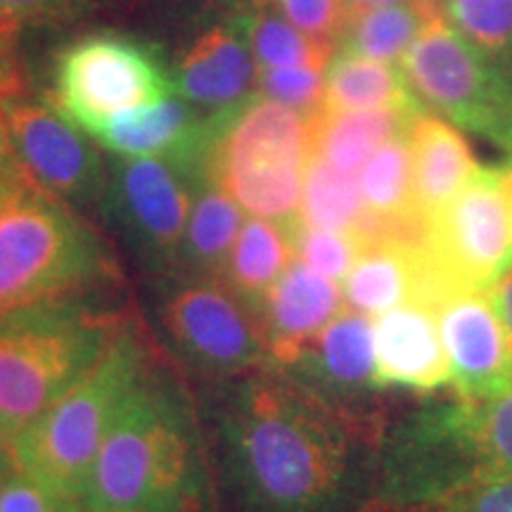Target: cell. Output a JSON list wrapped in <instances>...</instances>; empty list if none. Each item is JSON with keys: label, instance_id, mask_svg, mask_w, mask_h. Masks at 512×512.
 Listing matches in <instances>:
<instances>
[{"label": "cell", "instance_id": "cell-1", "mask_svg": "<svg viewBox=\"0 0 512 512\" xmlns=\"http://www.w3.org/2000/svg\"><path fill=\"white\" fill-rule=\"evenodd\" d=\"M216 408L226 512H363L387 413L351 408L264 366L223 382Z\"/></svg>", "mask_w": 512, "mask_h": 512}, {"label": "cell", "instance_id": "cell-2", "mask_svg": "<svg viewBox=\"0 0 512 512\" xmlns=\"http://www.w3.org/2000/svg\"><path fill=\"white\" fill-rule=\"evenodd\" d=\"M86 512H223L216 463L183 382L157 361L107 434Z\"/></svg>", "mask_w": 512, "mask_h": 512}, {"label": "cell", "instance_id": "cell-3", "mask_svg": "<svg viewBox=\"0 0 512 512\" xmlns=\"http://www.w3.org/2000/svg\"><path fill=\"white\" fill-rule=\"evenodd\" d=\"M91 294L0 316V432L10 446L100 361L128 318Z\"/></svg>", "mask_w": 512, "mask_h": 512}, {"label": "cell", "instance_id": "cell-4", "mask_svg": "<svg viewBox=\"0 0 512 512\" xmlns=\"http://www.w3.org/2000/svg\"><path fill=\"white\" fill-rule=\"evenodd\" d=\"M159 361L136 318H126L100 361L12 441L19 475L81 503L107 434Z\"/></svg>", "mask_w": 512, "mask_h": 512}, {"label": "cell", "instance_id": "cell-5", "mask_svg": "<svg viewBox=\"0 0 512 512\" xmlns=\"http://www.w3.org/2000/svg\"><path fill=\"white\" fill-rule=\"evenodd\" d=\"M117 280L107 242L69 204L31 183L0 204V316Z\"/></svg>", "mask_w": 512, "mask_h": 512}, {"label": "cell", "instance_id": "cell-6", "mask_svg": "<svg viewBox=\"0 0 512 512\" xmlns=\"http://www.w3.org/2000/svg\"><path fill=\"white\" fill-rule=\"evenodd\" d=\"M475 425V401L446 396L387 422L375 467V501L434 510L477 479L489 477Z\"/></svg>", "mask_w": 512, "mask_h": 512}, {"label": "cell", "instance_id": "cell-7", "mask_svg": "<svg viewBox=\"0 0 512 512\" xmlns=\"http://www.w3.org/2000/svg\"><path fill=\"white\" fill-rule=\"evenodd\" d=\"M174 93V76L155 46L119 31H95L57 53L48 105L91 133L114 114Z\"/></svg>", "mask_w": 512, "mask_h": 512}, {"label": "cell", "instance_id": "cell-8", "mask_svg": "<svg viewBox=\"0 0 512 512\" xmlns=\"http://www.w3.org/2000/svg\"><path fill=\"white\" fill-rule=\"evenodd\" d=\"M164 342L192 373L228 382L268 366L259 318L214 275L174 273L162 280Z\"/></svg>", "mask_w": 512, "mask_h": 512}, {"label": "cell", "instance_id": "cell-9", "mask_svg": "<svg viewBox=\"0 0 512 512\" xmlns=\"http://www.w3.org/2000/svg\"><path fill=\"white\" fill-rule=\"evenodd\" d=\"M425 110L479 136L503 138L512 124V76L472 46L441 12L401 57Z\"/></svg>", "mask_w": 512, "mask_h": 512}, {"label": "cell", "instance_id": "cell-10", "mask_svg": "<svg viewBox=\"0 0 512 512\" xmlns=\"http://www.w3.org/2000/svg\"><path fill=\"white\" fill-rule=\"evenodd\" d=\"M427 264L446 292H491L512 271V200L496 166H479L427 223Z\"/></svg>", "mask_w": 512, "mask_h": 512}, {"label": "cell", "instance_id": "cell-11", "mask_svg": "<svg viewBox=\"0 0 512 512\" xmlns=\"http://www.w3.org/2000/svg\"><path fill=\"white\" fill-rule=\"evenodd\" d=\"M107 209L133 254L159 280L181 273L192 209V178L162 157H121L107 181Z\"/></svg>", "mask_w": 512, "mask_h": 512}, {"label": "cell", "instance_id": "cell-12", "mask_svg": "<svg viewBox=\"0 0 512 512\" xmlns=\"http://www.w3.org/2000/svg\"><path fill=\"white\" fill-rule=\"evenodd\" d=\"M5 136L17 169L34 188L74 207L105 200L107 176L100 155L81 128L53 105L8 100Z\"/></svg>", "mask_w": 512, "mask_h": 512}, {"label": "cell", "instance_id": "cell-13", "mask_svg": "<svg viewBox=\"0 0 512 512\" xmlns=\"http://www.w3.org/2000/svg\"><path fill=\"white\" fill-rule=\"evenodd\" d=\"M456 394L486 401L512 389V347L491 294L456 290L434 306Z\"/></svg>", "mask_w": 512, "mask_h": 512}, {"label": "cell", "instance_id": "cell-14", "mask_svg": "<svg viewBox=\"0 0 512 512\" xmlns=\"http://www.w3.org/2000/svg\"><path fill=\"white\" fill-rule=\"evenodd\" d=\"M283 370L325 399L351 408H368L373 384L375 337L366 313L342 311L323 332L309 339Z\"/></svg>", "mask_w": 512, "mask_h": 512}, {"label": "cell", "instance_id": "cell-15", "mask_svg": "<svg viewBox=\"0 0 512 512\" xmlns=\"http://www.w3.org/2000/svg\"><path fill=\"white\" fill-rule=\"evenodd\" d=\"M377 392L403 389L432 396L451 384L437 313L422 302H406L380 313L373 323Z\"/></svg>", "mask_w": 512, "mask_h": 512}, {"label": "cell", "instance_id": "cell-16", "mask_svg": "<svg viewBox=\"0 0 512 512\" xmlns=\"http://www.w3.org/2000/svg\"><path fill=\"white\" fill-rule=\"evenodd\" d=\"M344 311V294L328 275L304 261H292L268 292L259 325L268 366L285 368L309 339L323 332Z\"/></svg>", "mask_w": 512, "mask_h": 512}, {"label": "cell", "instance_id": "cell-17", "mask_svg": "<svg viewBox=\"0 0 512 512\" xmlns=\"http://www.w3.org/2000/svg\"><path fill=\"white\" fill-rule=\"evenodd\" d=\"M204 121L192 102L162 98L124 110L95 126L88 136L119 157H162L190 178L197 176L204 140Z\"/></svg>", "mask_w": 512, "mask_h": 512}, {"label": "cell", "instance_id": "cell-18", "mask_svg": "<svg viewBox=\"0 0 512 512\" xmlns=\"http://www.w3.org/2000/svg\"><path fill=\"white\" fill-rule=\"evenodd\" d=\"M256 74L249 43L230 19L192 38L171 69L176 93L214 112L249 98L256 91Z\"/></svg>", "mask_w": 512, "mask_h": 512}, {"label": "cell", "instance_id": "cell-19", "mask_svg": "<svg viewBox=\"0 0 512 512\" xmlns=\"http://www.w3.org/2000/svg\"><path fill=\"white\" fill-rule=\"evenodd\" d=\"M408 143L413 155L415 207L425 219H432L465 188L479 164L463 133L451 121L427 110L413 119Z\"/></svg>", "mask_w": 512, "mask_h": 512}, {"label": "cell", "instance_id": "cell-20", "mask_svg": "<svg viewBox=\"0 0 512 512\" xmlns=\"http://www.w3.org/2000/svg\"><path fill=\"white\" fill-rule=\"evenodd\" d=\"M425 271V245H406L399 240L375 242L361 249L344 278V304L351 311L380 316L406 302H420Z\"/></svg>", "mask_w": 512, "mask_h": 512}, {"label": "cell", "instance_id": "cell-21", "mask_svg": "<svg viewBox=\"0 0 512 512\" xmlns=\"http://www.w3.org/2000/svg\"><path fill=\"white\" fill-rule=\"evenodd\" d=\"M294 256L290 223L254 216L242 226L219 278L259 318L268 292Z\"/></svg>", "mask_w": 512, "mask_h": 512}, {"label": "cell", "instance_id": "cell-22", "mask_svg": "<svg viewBox=\"0 0 512 512\" xmlns=\"http://www.w3.org/2000/svg\"><path fill=\"white\" fill-rule=\"evenodd\" d=\"M420 112L425 110H401V107L349 112L320 110L316 117V136H313V155L325 157L344 171H358L384 143L408 133Z\"/></svg>", "mask_w": 512, "mask_h": 512}, {"label": "cell", "instance_id": "cell-23", "mask_svg": "<svg viewBox=\"0 0 512 512\" xmlns=\"http://www.w3.org/2000/svg\"><path fill=\"white\" fill-rule=\"evenodd\" d=\"M240 230V204L207 176L192 178V209L181 249V273L219 278Z\"/></svg>", "mask_w": 512, "mask_h": 512}, {"label": "cell", "instance_id": "cell-24", "mask_svg": "<svg viewBox=\"0 0 512 512\" xmlns=\"http://www.w3.org/2000/svg\"><path fill=\"white\" fill-rule=\"evenodd\" d=\"M425 110L408 86L403 69L392 62L368 60V57L339 50L325 72V112L380 110Z\"/></svg>", "mask_w": 512, "mask_h": 512}, {"label": "cell", "instance_id": "cell-25", "mask_svg": "<svg viewBox=\"0 0 512 512\" xmlns=\"http://www.w3.org/2000/svg\"><path fill=\"white\" fill-rule=\"evenodd\" d=\"M441 12L413 3L356 5L344 29L339 50L380 62H401L420 31Z\"/></svg>", "mask_w": 512, "mask_h": 512}, {"label": "cell", "instance_id": "cell-26", "mask_svg": "<svg viewBox=\"0 0 512 512\" xmlns=\"http://www.w3.org/2000/svg\"><path fill=\"white\" fill-rule=\"evenodd\" d=\"M245 36L252 50L256 69L275 67H313L328 69L337 46L318 41L302 29L294 27L283 12L273 5L261 10L242 12L228 17Z\"/></svg>", "mask_w": 512, "mask_h": 512}, {"label": "cell", "instance_id": "cell-27", "mask_svg": "<svg viewBox=\"0 0 512 512\" xmlns=\"http://www.w3.org/2000/svg\"><path fill=\"white\" fill-rule=\"evenodd\" d=\"M363 211L366 202L356 171H344L325 157L311 155L304 176L299 221L311 228L351 233Z\"/></svg>", "mask_w": 512, "mask_h": 512}, {"label": "cell", "instance_id": "cell-28", "mask_svg": "<svg viewBox=\"0 0 512 512\" xmlns=\"http://www.w3.org/2000/svg\"><path fill=\"white\" fill-rule=\"evenodd\" d=\"M361 190L366 211L399 221L420 214L413 195V155L408 133L384 143L363 166Z\"/></svg>", "mask_w": 512, "mask_h": 512}, {"label": "cell", "instance_id": "cell-29", "mask_svg": "<svg viewBox=\"0 0 512 512\" xmlns=\"http://www.w3.org/2000/svg\"><path fill=\"white\" fill-rule=\"evenodd\" d=\"M441 12L472 46L512 76V0H441Z\"/></svg>", "mask_w": 512, "mask_h": 512}, {"label": "cell", "instance_id": "cell-30", "mask_svg": "<svg viewBox=\"0 0 512 512\" xmlns=\"http://www.w3.org/2000/svg\"><path fill=\"white\" fill-rule=\"evenodd\" d=\"M294 254L313 271L328 275L332 280H344L361 254V245L351 233L342 230L311 228L299 216L290 221Z\"/></svg>", "mask_w": 512, "mask_h": 512}, {"label": "cell", "instance_id": "cell-31", "mask_svg": "<svg viewBox=\"0 0 512 512\" xmlns=\"http://www.w3.org/2000/svg\"><path fill=\"white\" fill-rule=\"evenodd\" d=\"M256 93L316 117L325 105V74L323 69L313 67L259 69Z\"/></svg>", "mask_w": 512, "mask_h": 512}, {"label": "cell", "instance_id": "cell-32", "mask_svg": "<svg viewBox=\"0 0 512 512\" xmlns=\"http://www.w3.org/2000/svg\"><path fill=\"white\" fill-rule=\"evenodd\" d=\"M475 425L491 475L512 472V389L496 399L475 401Z\"/></svg>", "mask_w": 512, "mask_h": 512}, {"label": "cell", "instance_id": "cell-33", "mask_svg": "<svg viewBox=\"0 0 512 512\" xmlns=\"http://www.w3.org/2000/svg\"><path fill=\"white\" fill-rule=\"evenodd\" d=\"M275 8L304 34L339 48L354 0H275Z\"/></svg>", "mask_w": 512, "mask_h": 512}, {"label": "cell", "instance_id": "cell-34", "mask_svg": "<svg viewBox=\"0 0 512 512\" xmlns=\"http://www.w3.org/2000/svg\"><path fill=\"white\" fill-rule=\"evenodd\" d=\"M81 503L60 496L15 470L0 482V512H81Z\"/></svg>", "mask_w": 512, "mask_h": 512}, {"label": "cell", "instance_id": "cell-35", "mask_svg": "<svg viewBox=\"0 0 512 512\" xmlns=\"http://www.w3.org/2000/svg\"><path fill=\"white\" fill-rule=\"evenodd\" d=\"M437 512H512V472L477 479L444 501Z\"/></svg>", "mask_w": 512, "mask_h": 512}, {"label": "cell", "instance_id": "cell-36", "mask_svg": "<svg viewBox=\"0 0 512 512\" xmlns=\"http://www.w3.org/2000/svg\"><path fill=\"white\" fill-rule=\"evenodd\" d=\"M105 0H0V8L22 19L24 24L74 22L93 12Z\"/></svg>", "mask_w": 512, "mask_h": 512}, {"label": "cell", "instance_id": "cell-37", "mask_svg": "<svg viewBox=\"0 0 512 512\" xmlns=\"http://www.w3.org/2000/svg\"><path fill=\"white\" fill-rule=\"evenodd\" d=\"M15 43L0 41V102L22 98L24 93V69Z\"/></svg>", "mask_w": 512, "mask_h": 512}, {"label": "cell", "instance_id": "cell-38", "mask_svg": "<svg viewBox=\"0 0 512 512\" xmlns=\"http://www.w3.org/2000/svg\"><path fill=\"white\" fill-rule=\"evenodd\" d=\"M29 181L22 176V171L17 169L15 159H12L10 150L0 152V204L10 200L17 190H22Z\"/></svg>", "mask_w": 512, "mask_h": 512}, {"label": "cell", "instance_id": "cell-39", "mask_svg": "<svg viewBox=\"0 0 512 512\" xmlns=\"http://www.w3.org/2000/svg\"><path fill=\"white\" fill-rule=\"evenodd\" d=\"M491 294V302H494L498 316L503 320V328L508 332L510 347H512V271L498 283Z\"/></svg>", "mask_w": 512, "mask_h": 512}, {"label": "cell", "instance_id": "cell-40", "mask_svg": "<svg viewBox=\"0 0 512 512\" xmlns=\"http://www.w3.org/2000/svg\"><path fill=\"white\" fill-rule=\"evenodd\" d=\"M209 3L226 12L228 17H233V15H242V12L268 8V5H273V0H209Z\"/></svg>", "mask_w": 512, "mask_h": 512}, {"label": "cell", "instance_id": "cell-41", "mask_svg": "<svg viewBox=\"0 0 512 512\" xmlns=\"http://www.w3.org/2000/svg\"><path fill=\"white\" fill-rule=\"evenodd\" d=\"M22 27V19L15 17L5 8H0V41H17V36L22 34Z\"/></svg>", "mask_w": 512, "mask_h": 512}, {"label": "cell", "instance_id": "cell-42", "mask_svg": "<svg viewBox=\"0 0 512 512\" xmlns=\"http://www.w3.org/2000/svg\"><path fill=\"white\" fill-rule=\"evenodd\" d=\"M12 472H15V460H12V448L8 441H5L3 432H0V482L8 479Z\"/></svg>", "mask_w": 512, "mask_h": 512}, {"label": "cell", "instance_id": "cell-43", "mask_svg": "<svg viewBox=\"0 0 512 512\" xmlns=\"http://www.w3.org/2000/svg\"><path fill=\"white\" fill-rule=\"evenodd\" d=\"M356 5H389V3H413L420 8L441 12V0H354Z\"/></svg>", "mask_w": 512, "mask_h": 512}, {"label": "cell", "instance_id": "cell-44", "mask_svg": "<svg viewBox=\"0 0 512 512\" xmlns=\"http://www.w3.org/2000/svg\"><path fill=\"white\" fill-rule=\"evenodd\" d=\"M363 512H422V510H403V508H392V505H384V503H368L366 510Z\"/></svg>", "mask_w": 512, "mask_h": 512}, {"label": "cell", "instance_id": "cell-45", "mask_svg": "<svg viewBox=\"0 0 512 512\" xmlns=\"http://www.w3.org/2000/svg\"><path fill=\"white\" fill-rule=\"evenodd\" d=\"M10 150L8 136H5V102H0V152Z\"/></svg>", "mask_w": 512, "mask_h": 512}, {"label": "cell", "instance_id": "cell-46", "mask_svg": "<svg viewBox=\"0 0 512 512\" xmlns=\"http://www.w3.org/2000/svg\"><path fill=\"white\" fill-rule=\"evenodd\" d=\"M498 143H501V145L505 147V150H508V152H510V155H512V124L508 126V131H505V133H503V138H501V140H498Z\"/></svg>", "mask_w": 512, "mask_h": 512}, {"label": "cell", "instance_id": "cell-47", "mask_svg": "<svg viewBox=\"0 0 512 512\" xmlns=\"http://www.w3.org/2000/svg\"><path fill=\"white\" fill-rule=\"evenodd\" d=\"M422 512H437V510H422Z\"/></svg>", "mask_w": 512, "mask_h": 512}, {"label": "cell", "instance_id": "cell-48", "mask_svg": "<svg viewBox=\"0 0 512 512\" xmlns=\"http://www.w3.org/2000/svg\"><path fill=\"white\" fill-rule=\"evenodd\" d=\"M81 512H86V510H81Z\"/></svg>", "mask_w": 512, "mask_h": 512}]
</instances>
